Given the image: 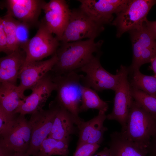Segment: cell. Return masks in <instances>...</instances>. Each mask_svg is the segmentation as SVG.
<instances>
[{"label": "cell", "instance_id": "cell-1", "mask_svg": "<svg viewBox=\"0 0 156 156\" xmlns=\"http://www.w3.org/2000/svg\"><path fill=\"white\" fill-rule=\"evenodd\" d=\"M56 53L57 60L51 71L55 75H65L77 71L99 53L103 41L94 39L61 42Z\"/></svg>", "mask_w": 156, "mask_h": 156}, {"label": "cell", "instance_id": "cell-2", "mask_svg": "<svg viewBox=\"0 0 156 156\" xmlns=\"http://www.w3.org/2000/svg\"><path fill=\"white\" fill-rule=\"evenodd\" d=\"M52 75L56 86V95L54 101L70 113L75 125L77 127L83 121L79 117V113L84 75L77 71L65 75Z\"/></svg>", "mask_w": 156, "mask_h": 156}, {"label": "cell", "instance_id": "cell-3", "mask_svg": "<svg viewBox=\"0 0 156 156\" xmlns=\"http://www.w3.org/2000/svg\"><path fill=\"white\" fill-rule=\"evenodd\" d=\"M156 132V119L134 100L125 130L122 132L135 143L146 149Z\"/></svg>", "mask_w": 156, "mask_h": 156}, {"label": "cell", "instance_id": "cell-4", "mask_svg": "<svg viewBox=\"0 0 156 156\" xmlns=\"http://www.w3.org/2000/svg\"><path fill=\"white\" fill-rule=\"evenodd\" d=\"M156 4V0H127L112 23L116 28L117 37L141 27L147 20L149 11Z\"/></svg>", "mask_w": 156, "mask_h": 156}, {"label": "cell", "instance_id": "cell-5", "mask_svg": "<svg viewBox=\"0 0 156 156\" xmlns=\"http://www.w3.org/2000/svg\"><path fill=\"white\" fill-rule=\"evenodd\" d=\"M104 29L103 25L92 20L80 8L71 10L61 42H70L87 38L95 39Z\"/></svg>", "mask_w": 156, "mask_h": 156}, {"label": "cell", "instance_id": "cell-6", "mask_svg": "<svg viewBox=\"0 0 156 156\" xmlns=\"http://www.w3.org/2000/svg\"><path fill=\"white\" fill-rule=\"evenodd\" d=\"M118 70L120 76L115 91L114 105L112 112L107 115V119L118 121L121 125L122 132L125 130L128 115L134 101L132 88L128 79V68L121 65Z\"/></svg>", "mask_w": 156, "mask_h": 156}, {"label": "cell", "instance_id": "cell-7", "mask_svg": "<svg viewBox=\"0 0 156 156\" xmlns=\"http://www.w3.org/2000/svg\"><path fill=\"white\" fill-rule=\"evenodd\" d=\"M132 44L133 60L128 68L129 73L139 70L143 64L150 62L156 56V40L145 23L140 27L129 32Z\"/></svg>", "mask_w": 156, "mask_h": 156}, {"label": "cell", "instance_id": "cell-8", "mask_svg": "<svg viewBox=\"0 0 156 156\" xmlns=\"http://www.w3.org/2000/svg\"><path fill=\"white\" fill-rule=\"evenodd\" d=\"M59 41L42 21L34 36L21 47L25 54V63L42 60L53 55L60 45Z\"/></svg>", "mask_w": 156, "mask_h": 156}, {"label": "cell", "instance_id": "cell-9", "mask_svg": "<svg viewBox=\"0 0 156 156\" xmlns=\"http://www.w3.org/2000/svg\"><path fill=\"white\" fill-rule=\"evenodd\" d=\"M59 105L55 101L49 104L48 109H42L31 114L29 120L31 129V136L28 149L29 155L36 156L44 140L50 134Z\"/></svg>", "mask_w": 156, "mask_h": 156}, {"label": "cell", "instance_id": "cell-10", "mask_svg": "<svg viewBox=\"0 0 156 156\" xmlns=\"http://www.w3.org/2000/svg\"><path fill=\"white\" fill-rule=\"evenodd\" d=\"M100 55L98 53L79 70L85 73L82 80L83 86L92 88L96 92L105 90L114 91L118 83L120 74L117 70L115 75L105 70L100 61Z\"/></svg>", "mask_w": 156, "mask_h": 156}, {"label": "cell", "instance_id": "cell-11", "mask_svg": "<svg viewBox=\"0 0 156 156\" xmlns=\"http://www.w3.org/2000/svg\"><path fill=\"white\" fill-rule=\"evenodd\" d=\"M56 88L51 71L41 79L30 89L31 92L26 96L22 104L14 114L25 115L32 114L42 109L51 93Z\"/></svg>", "mask_w": 156, "mask_h": 156}, {"label": "cell", "instance_id": "cell-12", "mask_svg": "<svg viewBox=\"0 0 156 156\" xmlns=\"http://www.w3.org/2000/svg\"><path fill=\"white\" fill-rule=\"evenodd\" d=\"M31 136V129L25 115L18 114L10 128L0 135V146L16 153H27Z\"/></svg>", "mask_w": 156, "mask_h": 156}, {"label": "cell", "instance_id": "cell-13", "mask_svg": "<svg viewBox=\"0 0 156 156\" xmlns=\"http://www.w3.org/2000/svg\"><path fill=\"white\" fill-rule=\"evenodd\" d=\"M44 15L42 20L49 31L61 41L68 24L71 10L64 0H51L42 7Z\"/></svg>", "mask_w": 156, "mask_h": 156}, {"label": "cell", "instance_id": "cell-14", "mask_svg": "<svg viewBox=\"0 0 156 156\" xmlns=\"http://www.w3.org/2000/svg\"><path fill=\"white\" fill-rule=\"evenodd\" d=\"M57 60L55 53L49 59L25 63L19 74L17 90L24 99L25 91L31 88L50 72Z\"/></svg>", "mask_w": 156, "mask_h": 156}, {"label": "cell", "instance_id": "cell-15", "mask_svg": "<svg viewBox=\"0 0 156 156\" xmlns=\"http://www.w3.org/2000/svg\"><path fill=\"white\" fill-rule=\"evenodd\" d=\"M127 0H79L80 8L98 23L110 24Z\"/></svg>", "mask_w": 156, "mask_h": 156}, {"label": "cell", "instance_id": "cell-16", "mask_svg": "<svg viewBox=\"0 0 156 156\" xmlns=\"http://www.w3.org/2000/svg\"><path fill=\"white\" fill-rule=\"evenodd\" d=\"M45 1L41 0H7L3 5L7 14L30 27L39 24L38 18Z\"/></svg>", "mask_w": 156, "mask_h": 156}, {"label": "cell", "instance_id": "cell-17", "mask_svg": "<svg viewBox=\"0 0 156 156\" xmlns=\"http://www.w3.org/2000/svg\"><path fill=\"white\" fill-rule=\"evenodd\" d=\"M105 113L99 111L97 116L88 121L83 120L77 127L79 134L77 146L84 144L100 145L103 141L105 132L107 130L103 125L107 119Z\"/></svg>", "mask_w": 156, "mask_h": 156}, {"label": "cell", "instance_id": "cell-18", "mask_svg": "<svg viewBox=\"0 0 156 156\" xmlns=\"http://www.w3.org/2000/svg\"><path fill=\"white\" fill-rule=\"evenodd\" d=\"M26 60L25 54L21 48L0 59V82L16 86L21 70Z\"/></svg>", "mask_w": 156, "mask_h": 156}, {"label": "cell", "instance_id": "cell-19", "mask_svg": "<svg viewBox=\"0 0 156 156\" xmlns=\"http://www.w3.org/2000/svg\"><path fill=\"white\" fill-rule=\"evenodd\" d=\"M109 146L111 156H148L147 150L129 139L122 132L110 135Z\"/></svg>", "mask_w": 156, "mask_h": 156}, {"label": "cell", "instance_id": "cell-20", "mask_svg": "<svg viewBox=\"0 0 156 156\" xmlns=\"http://www.w3.org/2000/svg\"><path fill=\"white\" fill-rule=\"evenodd\" d=\"M75 125L70 113L59 105L51 131L48 137L62 140L70 137V135L75 133L77 129H78Z\"/></svg>", "mask_w": 156, "mask_h": 156}, {"label": "cell", "instance_id": "cell-21", "mask_svg": "<svg viewBox=\"0 0 156 156\" xmlns=\"http://www.w3.org/2000/svg\"><path fill=\"white\" fill-rule=\"evenodd\" d=\"M17 86L6 82H0V108L5 112L14 114L22 104L24 99L20 94Z\"/></svg>", "mask_w": 156, "mask_h": 156}, {"label": "cell", "instance_id": "cell-22", "mask_svg": "<svg viewBox=\"0 0 156 156\" xmlns=\"http://www.w3.org/2000/svg\"><path fill=\"white\" fill-rule=\"evenodd\" d=\"M70 137L62 140L47 137L42 142L35 156H68Z\"/></svg>", "mask_w": 156, "mask_h": 156}, {"label": "cell", "instance_id": "cell-23", "mask_svg": "<svg viewBox=\"0 0 156 156\" xmlns=\"http://www.w3.org/2000/svg\"><path fill=\"white\" fill-rule=\"evenodd\" d=\"M108 108L107 103L102 100L95 91L83 85L79 113L86 111L90 109H96L99 111L105 113Z\"/></svg>", "mask_w": 156, "mask_h": 156}, {"label": "cell", "instance_id": "cell-24", "mask_svg": "<svg viewBox=\"0 0 156 156\" xmlns=\"http://www.w3.org/2000/svg\"><path fill=\"white\" fill-rule=\"evenodd\" d=\"M129 81L132 88L141 90L156 97V76L147 75L142 73L139 70L132 73Z\"/></svg>", "mask_w": 156, "mask_h": 156}, {"label": "cell", "instance_id": "cell-25", "mask_svg": "<svg viewBox=\"0 0 156 156\" xmlns=\"http://www.w3.org/2000/svg\"><path fill=\"white\" fill-rule=\"evenodd\" d=\"M5 34L8 49L11 53L20 48L16 37V30L18 21L10 15L6 14L0 18Z\"/></svg>", "mask_w": 156, "mask_h": 156}, {"label": "cell", "instance_id": "cell-26", "mask_svg": "<svg viewBox=\"0 0 156 156\" xmlns=\"http://www.w3.org/2000/svg\"><path fill=\"white\" fill-rule=\"evenodd\" d=\"M132 92L134 100L156 119V97L132 88Z\"/></svg>", "mask_w": 156, "mask_h": 156}, {"label": "cell", "instance_id": "cell-27", "mask_svg": "<svg viewBox=\"0 0 156 156\" xmlns=\"http://www.w3.org/2000/svg\"><path fill=\"white\" fill-rule=\"evenodd\" d=\"M18 114H10L0 108V135L3 134L12 126Z\"/></svg>", "mask_w": 156, "mask_h": 156}, {"label": "cell", "instance_id": "cell-28", "mask_svg": "<svg viewBox=\"0 0 156 156\" xmlns=\"http://www.w3.org/2000/svg\"><path fill=\"white\" fill-rule=\"evenodd\" d=\"M27 24L18 21L16 30V37L20 48L26 43L29 39V28Z\"/></svg>", "mask_w": 156, "mask_h": 156}, {"label": "cell", "instance_id": "cell-29", "mask_svg": "<svg viewBox=\"0 0 156 156\" xmlns=\"http://www.w3.org/2000/svg\"><path fill=\"white\" fill-rule=\"evenodd\" d=\"M100 147L96 144H84L77 146L73 156H92Z\"/></svg>", "mask_w": 156, "mask_h": 156}, {"label": "cell", "instance_id": "cell-30", "mask_svg": "<svg viewBox=\"0 0 156 156\" xmlns=\"http://www.w3.org/2000/svg\"><path fill=\"white\" fill-rule=\"evenodd\" d=\"M0 51L7 55L10 54L6 37L3 29L2 23L0 21Z\"/></svg>", "mask_w": 156, "mask_h": 156}, {"label": "cell", "instance_id": "cell-31", "mask_svg": "<svg viewBox=\"0 0 156 156\" xmlns=\"http://www.w3.org/2000/svg\"><path fill=\"white\" fill-rule=\"evenodd\" d=\"M146 150L148 156H156V132L151 138Z\"/></svg>", "mask_w": 156, "mask_h": 156}, {"label": "cell", "instance_id": "cell-32", "mask_svg": "<svg viewBox=\"0 0 156 156\" xmlns=\"http://www.w3.org/2000/svg\"><path fill=\"white\" fill-rule=\"evenodd\" d=\"M145 23L148 29L156 40V21H150L146 20Z\"/></svg>", "mask_w": 156, "mask_h": 156}, {"label": "cell", "instance_id": "cell-33", "mask_svg": "<svg viewBox=\"0 0 156 156\" xmlns=\"http://www.w3.org/2000/svg\"><path fill=\"white\" fill-rule=\"evenodd\" d=\"M16 153L9 148L0 146V156H14Z\"/></svg>", "mask_w": 156, "mask_h": 156}, {"label": "cell", "instance_id": "cell-34", "mask_svg": "<svg viewBox=\"0 0 156 156\" xmlns=\"http://www.w3.org/2000/svg\"><path fill=\"white\" fill-rule=\"evenodd\" d=\"M92 156H111V155L109 148L105 147L102 151Z\"/></svg>", "mask_w": 156, "mask_h": 156}, {"label": "cell", "instance_id": "cell-35", "mask_svg": "<svg viewBox=\"0 0 156 156\" xmlns=\"http://www.w3.org/2000/svg\"><path fill=\"white\" fill-rule=\"evenodd\" d=\"M150 62L151 64L150 68L152 70L156 76V56L153 58Z\"/></svg>", "mask_w": 156, "mask_h": 156}, {"label": "cell", "instance_id": "cell-36", "mask_svg": "<svg viewBox=\"0 0 156 156\" xmlns=\"http://www.w3.org/2000/svg\"><path fill=\"white\" fill-rule=\"evenodd\" d=\"M14 156H30L27 153H16Z\"/></svg>", "mask_w": 156, "mask_h": 156}, {"label": "cell", "instance_id": "cell-37", "mask_svg": "<svg viewBox=\"0 0 156 156\" xmlns=\"http://www.w3.org/2000/svg\"></svg>", "mask_w": 156, "mask_h": 156}]
</instances>
